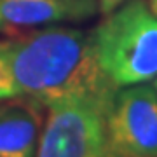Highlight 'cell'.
Listing matches in <instances>:
<instances>
[{
  "label": "cell",
  "instance_id": "obj_6",
  "mask_svg": "<svg viewBox=\"0 0 157 157\" xmlns=\"http://www.w3.org/2000/svg\"><path fill=\"white\" fill-rule=\"evenodd\" d=\"M21 101L0 107V157H35L42 131L40 105Z\"/></svg>",
  "mask_w": 157,
  "mask_h": 157
},
{
  "label": "cell",
  "instance_id": "obj_9",
  "mask_svg": "<svg viewBox=\"0 0 157 157\" xmlns=\"http://www.w3.org/2000/svg\"><path fill=\"white\" fill-rule=\"evenodd\" d=\"M147 2V7L150 9V12L157 17V0H145Z\"/></svg>",
  "mask_w": 157,
  "mask_h": 157
},
{
  "label": "cell",
  "instance_id": "obj_10",
  "mask_svg": "<svg viewBox=\"0 0 157 157\" xmlns=\"http://www.w3.org/2000/svg\"><path fill=\"white\" fill-rule=\"evenodd\" d=\"M152 82H154V89H155V93H157V77L154 78V80H152Z\"/></svg>",
  "mask_w": 157,
  "mask_h": 157
},
{
  "label": "cell",
  "instance_id": "obj_4",
  "mask_svg": "<svg viewBox=\"0 0 157 157\" xmlns=\"http://www.w3.org/2000/svg\"><path fill=\"white\" fill-rule=\"evenodd\" d=\"M108 157H157V93L150 82L119 87L107 112Z\"/></svg>",
  "mask_w": 157,
  "mask_h": 157
},
{
  "label": "cell",
  "instance_id": "obj_3",
  "mask_svg": "<svg viewBox=\"0 0 157 157\" xmlns=\"http://www.w3.org/2000/svg\"><path fill=\"white\" fill-rule=\"evenodd\" d=\"M113 96L75 98L45 108L35 157H108L107 112Z\"/></svg>",
  "mask_w": 157,
  "mask_h": 157
},
{
  "label": "cell",
  "instance_id": "obj_7",
  "mask_svg": "<svg viewBox=\"0 0 157 157\" xmlns=\"http://www.w3.org/2000/svg\"><path fill=\"white\" fill-rule=\"evenodd\" d=\"M21 98L9 61V39H0V101Z\"/></svg>",
  "mask_w": 157,
  "mask_h": 157
},
{
  "label": "cell",
  "instance_id": "obj_2",
  "mask_svg": "<svg viewBox=\"0 0 157 157\" xmlns=\"http://www.w3.org/2000/svg\"><path fill=\"white\" fill-rule=\"evenodd\" d=\"M91 40L101 72L115 87L157 77V17L145 0H126L103 14Z\"/></svg>",
  "mask_w": 157,
  "mask_h": 157
},
{
  "label": "cell",
  "instance_id": "obj_1",
  "mask_svg": "<svg viewBox=\"0 0 157 157\" xmlns=\"http://www.w3.org/2000/svg\"><path fill=\"white\" fill-rule=\"evenodd\" d=\"M9 61L19 96L42 108L86 96H113L96 61L91 32L51 25L9 39Z\"/></svg>",
  "mask_w": 157,
  "mask_h": 157
},
{
  "label": "cell",
  "instance_id": "obj_8",
  "mask_svg": "<svg viewBox=\"0 0 157 157\" xmlns=\"http://www.w3.org/2000/svg\"><path fill=\"white\" fill-rule=\"evenodd\" d=\"M122 2H126V0H96V4H98V12L107 14V12L113 11L115 7H119Z\"/></svg>",
  "mask_w": 157,
  "mask_h": 157
},
{
  "label": "cell",
  "instance_id": "obj_5",
  "mask_svg": "<svg viewBox=\"0 0 157 157\" xmlns=\"http://www.w3.org/2000/svg\"><path fill=\"white\" fill-rule=\"evenodd\" d=\"M96 12V0H0V32L78 23Z\"/></svg>",
  "mask_w": 157,
  "mask_h": 157
}]
</instances>
